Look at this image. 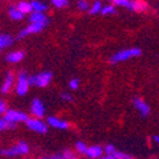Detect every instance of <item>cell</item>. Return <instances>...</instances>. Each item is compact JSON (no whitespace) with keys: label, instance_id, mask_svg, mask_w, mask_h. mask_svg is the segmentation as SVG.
<instances>
[{"label":"cell","instance_id":"1","mask_svg":"<svg viewBox=\"0 0 159 159\" xmlns=\"http://www.w3.org/2000/svg\"><path fill=\"white\" fill-rule=\"evenodd\" d=\"M141 55V50L138 47H132V48H125L116 52L115 55H112L110 57V62L111 64H118V62H122V61H127L132 57H138Z\"/></svg>","mask_w":159,"mask_h":159},{"label":"cell","instance_id":"2","mask_svg":"<svg viewBox=\"0 0 159 159\" xmlns=\"http://www.w3.org/2000/svg\"><path fill=\"white\" fill-rule=\"evenodd\" d=\"M30 153V147L24 141H20L16 145H13L9 149H3L2 155L3 157H18V155H25Z\"/></svg>","mask_w":159,"mask_h":159},{"label":"cell","instance_id":"3","mask_svg":"<svg viewBox=\"0 0 159 159\" xmlns=\"http://www.w3.org/2000/svg\"><path fill=\"white\" fill-rule=\"evenodd\" d=\"M51 80H52V73L51 71H43V73H38L36 75L30 76L31 85H34V87H38V88L47 87Z\"/></svg>","mask_w":159,"mask_h":159},{"label":"cell","instance_id":"4","mask_svg":"<svg viewBox=\"0 0 159 159\" xmlns=\"http://www.w3.org/2000/svg\"><path fill=\"white\" fill-rule=\"evenodd\" d=\"M30 87H31L30 78L27 76V74L24 71H20L18 74V79H17V83H16V93L18 96H25Z\"/></svg>","mask_w":159,"mask_h":159},{"label":"cell","instance_id":"5","mask_svg":"<svg viewBox=\"0 0 159 159\" xmlns=\"http://www.w3.org/2000/svg\"><path fill=\"white\" fill-rule=\"evenodd\" d=\"M25 126L34 132H38V134H45V132H47L46 122H43L39 117H34V118L28 117V120L25 121Z\"/></svg>","mask_w":159,"mask_h":159},{"label":"cell","instance_id":"6","mask_svg":"<svg viewBox=\"0 0 159 159\" xmlns=\"http://www.w3.org/2000/svg\"><path fill=\"white\" fill-rule=\"evenodd\" d=\"M4 118L7 121L14 122V124H19V122H25L28 120V116L22 111H17V110H8L4 113Z\"/></svg>","mask_w":159,"mask_h":159},{"label":"cell","instance_id":"7","mask_svg":"<svg viewBox=\"0 0 159 159\" xmlns=\"http://www.w3.org/2000/svg\"><path fill=\"white\" fill-rule=\"evenodd\" d=\"M132 103H134L135 108L138 110V112L140 113L141 117H148L150 115V107H149L148 103L145 102L144 99H141V98H134Z\"/></svg>","mask_w":159,"mask_h":159},{"label":"cell","instance_id":"8","mask_svg":"<svg viewBox=\"0 0 159 159\" xmlns=\"http://www.w3.org/2000/svg\"><path fill=\"white\" fill-rule=\"evenodd\" d=\"M31 112L34 115V117H39L42 118L45 116V106L43 103L39 101L38 98H34L32 101V104H31Z\"/></svg>","mask_w":159,"mask_h":159},{"label":"cell","instance_id":"9","mask_svg":"<svg viewBox=\"0 0 159 159\" xmlns=\"http://www.w3.org/2000/svg\"><path fill=\"white\" fill-rule=\"evenodd\" d=\"M47 122L50 126H52L54 129H59V130H66L69 129V122L62 120V118L55 117V116H50L47 118Z\"/></svg>","mask_w":159,"mask_h":159},{"label":"cell","instance_id":"10","mask_svg":"<svg viewBox=\"0 0 159 159\" xmlns=\"http://www.w3.org/2000/svg\"><path fill=\"white\" fill-rule=\"evenodd\" d=\"M14 82H16V79H14V74L13 73H8L7 75H5V79H4V82H3V85H2V93L3 94H7L8 92H10V89L13 88V84H14Z\"/></svg>","mask_w":159,"mask_h":159},{"label":"cell","instance_id":"11","mask_svg":"<svg viewBox=\"0 0 159 159\" xmlns=\"http://www.w3.org/2000/svg\"><path fill=\"white\" fill-rule=\"evenodd\" d=\"M126 8L132 10V11H143V10L148 9V5L144 2H141V0H130Z\"/></svg>","mask_w":159,"mask_h":159},{"label":"cell","instance_id":"12","mask_svg":"<svg viewBox=\"0 0 159 159\" xmlns=\"http://www.w3.org/2000/svg\"><path fill=\"white\" fill-rule=\"evenodd\" d=\"M104 153V148L99 147V145H93V147H89L85 152V155L89 158H99L102 157Z\"/></svg>","mask_w":159,"mask_h":159},{"label":"cell","instance_id":"13","mask_svg":"<svg viewBox=\"0 0 159 159\" xmlns=\"http://www.w3.org/2000/svg\"><path fill=\"white\" fill-rule=\"evenodd\" d=\"M24 59V52L23 51H13L10 54H8L5 56V60L8 62H11V64H16V62H19Z\"/></svg>","mask_w":159,"mask_h":159},{"label":"cell","instance_id":"14","mask_svg":"<svg viewBox=\"0 0 159 159\" xmlns=\"http://www.w3.org/2000/svg\"><path fill=\"white\" fill-rule=\"evenodd\" d=\"M30 22H43L48 24L50 19L43 11H32L30 14Z\"/></svg>","mask_w":159,"mask_h":159},{"label":"cell","instance_id":"15","mask_svg":"<svg viewBox=\"0 0 159 159\" xmlns=\"http://www.w3.org/2000/svg\"><path fill=\"white\" fill-rule=\"evenodd\" d=\"M8 16H9V18H10L11 20H22V19L24 18V13H22V11L17 8V5H16V7H9V9H8Z\"/></svg>","mask_w":159,"mask_h":159},{"label":"cell","instance_id":"16","mask_svg":"<svg viewBox=\"0 0 159 159\" xmlns=\"http://www.w3.org/2000/svg\"><path fill=\"white\" fill-rule=\"evenodd\" d=\"M46 25H47V23H43V22H31V24L28 25V27H25V28H27L30 34H32V33L41 32Z\"/></svg>","mask_w":159,"mask_h":159},{"label":"cell","instance_id":"17","mask_svg":"<svg viewBox=\"0 0 159 159\" xmlns=\"http://www.w3.org/2000/svg\"><path fill=\"white\" fill-rule=\"evenodd\" d=\"M13 37L10 34H2V37H0V47H2V50L4 48H8L13 45Z\"/></svg>","mask_w":159,"mask_h":159},{"label":"cell","instance_id":"18","mask_svg":"<svg viewBox=\"0 0 159 159\" xmlns=\"http://www.w3.org/2000/svg\"><path fill=\"white\" fill-rule=\"evenodd\" d=\"M17 8H18L22 13H24V14H28V13H32V11H33L32 4H31V3H27V2H19V3L17 4Z\"/></svg>","mask_w":159,"mask_h":159},{"label":"cell","instance_id":"19","mask_svg":"<svg viewBox=\"0 0 159 159\" xmlns=\"http://www.w3.org/2000/svg\"><path fill=\"white\" fill-rule=\"evenodd\" d=\"M106 158H107V159H130L131 155H129V154H126V153H122V152L116 150V152L112 153V154L106 155Z\"/></svg>","mask_w":159,"mask_h":159},{"label":"cell","instance_id":"20","mask_svg":"<svg viewBox=\"0 0 159 159\" xmlns=\"http://www.w3.org/2000/svg\"><path fill=\"white\" fill-rule=\"evenodd\" d=\"M31 4L33 11H45L47 9V5L42 2H39V0H33V2H31Z\"/></svg>","mask_w":159,"mask_h":159},{"label":"cell","instance_id":"21","mask_svg":"<svg viewBox=\"0 0 159 159\" xmlns=\"http://www.w3.org/2000/svg\"><path fill=\"white\" fill-rule=\"evenodd\" d=\"M102 3L99 2V0H96V2L93 3V5L90 7V9H89V14H92V16H94V14H98V13H101L102 11Z\"/></svg>","mask_w":159,"mask_h":159},{"label":"cell","instance_id":"22","mask_svg":"<svg viewBox=\"0 0 159 159\" xmlns=\"http://www.w3.org/2000/svg\"><path fill=\"white\" fill-rule=\"evenodd\" d=\"M51 3L54 4V7L62 9V8H66L69 5V0H51Z\"/></svg>","mask_w":159,"mask_h":159},{"label":"cell","instance_id":"23","mask_svg":"<svg viewBox=\"0 0 159 159\" xmlns=\"http://www.w3.org/2000/svg\"><path fill=\"white\" fill-rule=\"evenodd\" d=\"M76 8L79 10H82V11H85V10H89L90 7L88 4L87 0H78V3H76Z\"/></svg>","mask_w":159,"mask_h":159},{"label":"cell","instance_id":"24","mask_svg":"<svg viewBox=\"0 0 159 159\" xmlns=\"http://www.w3.org/2000/svg\"><path fill=\"white\" fill-rule=\"evenodd\" d=\"M75 149H76V152H78V153H80V154H85V152H87L88 147L85 145V143H84V141H78V143L75 144Z\"/></svg>","mask_w":159,"mask_h":159},{"label":"cell","instance_id":"25","mask_svg":"<svg viewBox=\"0 0 159 159\" xmlns=\"http://www.w3.org/2000/svg\"><path fill=\"white\" fill-rule=\"evenodd\" d=\"M52 158H66V159H73V158H75V155H74L70 150H64L61 154L52 155Z\"/></svg>","mask_w":159,"mask_h":159},{"label":"cell","instance_id":"26","mask_svg":"<svg viewBox=\"0 0 159 159\" xmlns=\"http://www.w3.org/2000/svg\"><path fill=\"white\" fill-rule=\"evenodd\" d=\"M116 10H115V7L113 5H106V7H103L102 8V14L103 16H108V14H113Z\"/></svg>","mask_w":159,"mask_h":159},{"label":"cell","instance_id":"27","mask_svg":"<svg viewBox=\"0 0 159 159\" xmlns=\"http://www.w3.org/2000/svg\"><path fill=\"white\" fill-rule=\"evenodd\" d=\"M69 88H70L71 90H76V89L79 88V79H76V78L71 79V80L69 82Z\"/></svg>","mask_w":159,"mask_h":159},{"label":"cell","instance_id":"28","mask_svg":"<svg viewBox=\"0 0 159 159\" xmlns=\"http://www.w3.org/2000/svg\"><path fill=\"white\" fill-rule=\"evenodd\" d=\"M117 149L113 147V145H111V144H108V145H106L104 147V153H106V155H108V154H112V153H115Z\"/></svg>","mask_w":159,"mask_h":159},{"label":"cell","instance_id":"29","mask_svg":"<svg viewBox=\"0 0 159 159\" xmlns=\"http://www.w3.org/2000/svg\"><path fill=\"white\" fill-rule=\"evenodd\" d=\"M112 2H113V4H116V5H120V7H125V8H126L130 0H112Z\"/></svg>","mask_w":159,"mask_h":159},{"label":"cell","instance_id":"30","mask_svg":"<svg viewBox=\"0 0 159 159\" xmlns=\"http://www.w3.org/2000/svg\"><path fill=\"white\" fill-rule=\"evenodd\" d=\"M61 99H64L65 102H70V101H73V97L68 93V92H64V93H61Z\"/></svg>","mask_w":159,"mask_h":159},{"label":"cell","instance_id":"31","mask_svg":"<svg viewBox=\"0 0 159 159\" xmlns=\"http://www.w3.org/2000/svg\"><path fill=\"white\" fill-rule=\"evenodd\" d=\"M30 33H28V31H27V28H23L19 33H18V36H17V38L18 39H22V38H24V37H27Z\"/></svg>","mask_w":159,"mask_h":159},{"label":"cell","instance_id":"32","mask_svg":"<svg viewBox=\"0 0 159 159\" xmlns=\"http://www.w3.org/2000/svg\"><path fill=\"white\" fill-rule=\"evenodd\" d=\"M0 112H2V113H5L7 112V107H5V102L4 101L0 102Z\"/></svg>","mask_w":159,"mask_h":159},{"label":"cell","instance_id":"33","mask_svg":"<svg viewBox=\"0 0 159 159\" xmlns=\"http://www.w3.org/2000/svg\"><path fill=\"white\" fill-rule=\"evenodd\" d=\"M153 140H154V143H155L157 145H159V136H158V135L153 136Z\"/></svg>","mask_w":159,"mask_h":159}]
</instances>
